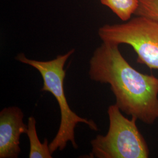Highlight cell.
Returning a JSON list of instances; mask_svg holds the SVG:
<instances>
[{"mask_svg":"<svg viewBox=\"0 0 158 158\" xmlns=\"http://www.w3.org/2000/svg\"><path fill=\"white\" fill-rule=\"evenodd\" d=\"M119 45L102 42L96 48L89 62V77L110 85L122 113L145 124H153L158 119V78L131 66Z\"/></svg>","mask_w":158,"mask_h":158,"instance_id":"cell-1","label":"cell"},{"mask_svg":"<svg viewBox=\"0 0 158 158\" xmlns=\"http://www.w3.org/2000/svg\"><path fill=\"white\" fill-rule=\"evenodd\" d=\"M74 51V49H72L65 54L58 55L55 59L48 61L30 59L23 53L18 54L16 57L18 62L29 65L40 72L44 82L41 91L49 92L58 102L61 115L60 123L56 135L49 145L52 154L57 149L60 151L64 150L69 142H71L74 148L77 149L74 130L79 123L87 125L93 131L98 130L94 121L82 118L72 110L65 96L64 81L66 70L64 67L68 59L73 54Z\"/></svg>","mask_w":158,"mask_h":158,"instance_id":"cell-2","label":"cell"},{"mask_svg":"<svg viewBox=\"0 0 158 158\" xmlns=\"http://www.w3.org/2000/svg\"><path fill=\"white\" fill-rule=\"evenodd\" d=\"M109 128L106 135H98L90 142L88 158H147L149 149L138 130L137 119L125 117L115 104L108 108Z\"/></svg>","mask_w":158,"mask_h":158,"instance_id":"cell-3","label":"cell"},{"mask_svg":"<svg viewBox=\"0 0 158 158\" xmlns=\"http://www.w3.org/2000/svg\"><path fill=\"white\" fill-rule=\"evenodd\" d=\"M98 34L102 42L131 46L137 62L158 70V22L136 15L124 23L106 24Z\"/></svg>","mask_w":158,"mask_h":158,"instance_id":"cell-4","label":"cell"},{"mask_svg":"<svg viewBox=\"0 0 158 158\" xmlns=\"http://www.w3.org/2000/svg\"><path fill=\"white\" fill-rule=\"evenodd\" d=\"M21 108L12 106L0 112V158H17L21 151L20 137L27 134L28 125L23 121Z\"/></svg>","mask_w":158,"mask_h":158,"instance_id":"cell-5","label":"cell"},{"mask_svg":"<svg viewBox=\"0 0 158 158\" xmlns=\"http://www.w3.org/2000/svg\"><path fill=\"white\" fill-rule=\"evenodd\" d=\"M36 124V121L34 117H29L27 132L30 144L29 158H52V154L49 149L48 141L45 138L43 143L40 141L37 134Z\"/></svg>","mask_w":158,"mask_h":158,"instance_id":"cell-6","label":"cell"},{"mask_svg":"<svg viewBox=\"0 0 158 158\" xmlns=\"http://www.w3.org/2000/svg\"><path fill=\"white\" fill-rule=\"evenodd\" d=\"M102 5L107 6L118 17L126 22L130 20L133 14H135L139 1V0H100Z\"/></svg>","mask_w":158,"mask_h":158,"instance_id":"cell-7","label":"cell"},{"mask_svg":"<svg viewBox=\"0 0 158 158\" xmlns=\"http://www.w3.org/2000/svg\"><path fill=\"white\" fill-rule=\"evenodd\" d=\"M136 15L143 16L158 22V0H139Z\"/></svg>","mask_w":158,"mask_h":158,"instance_id":"cell-8","label":"cell"}]
</instances>
